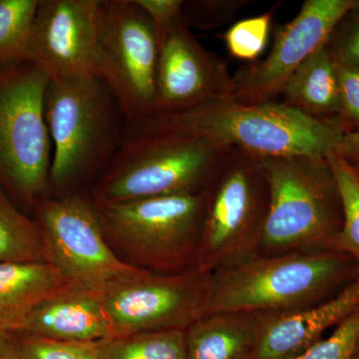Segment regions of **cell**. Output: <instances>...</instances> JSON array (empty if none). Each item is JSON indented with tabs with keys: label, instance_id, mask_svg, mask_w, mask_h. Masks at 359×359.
<instances>
[{
	"label": "cell",
	"instance_id": "cell-1",
	"mask_svg": "<svg viewBox=\"0 0 359 359\" xmlns=\"http://www.w3.org/2000/svg\"><path fill=\"white\" fill-rule=\"evenodd\" d=\"M45 118L52 142L48 195L90 192L121 148L128 122L99 77L49 80Z\"/></svg>",
	"mask_w": 359,
	"mask_h": 359
},
{
	"label": "cell",
	"instance_id": "cell-2",
	"mask_svg": "<svg viewBox=\"0 0 359 359\" xmlns=\"http://www.w3.org/2000/svg\"><path fill=\"white\" fill-rule=\"evenodd\" d=\"M358 275L353 257L337 249L257 254L212 273L207 314L282 313L309 308L332 299Z\"/></svg>",
	"mask_w": 359,
	"mask_h": 359
},
{
	"label": "cell",
	"instance_id": "cell-3",
	"mask_svg": "<svg viewBox=\"0 0 359 359\" xmlns=\"http://www.w3.org/2000/svg\"><path fill=\"white\" fill-rule=\"evenodd\" d=\"M133 125L202 137L261 159L294 155L327 158L346 134L339 123L316 119L283 103L245 105L233 99L176 114L152 115Z\"/></svg>",
	"mask_w": 359,
	"mask_h": 359
},
{
	"label": "cell",
	"instance_id": "cell-4",
	"mask_svg": "<svg viewBox=\"0 0 359 359\" xmlns=\"http://www.w3.org/2000/svg\"><path fill=\"white\" fill-rule=\"evenodd\" d=\"M231 149L202 137L128 124L121 148L90 194L118 203L203 193Z\"/></svg>",
	"mask_w": 359,
	"mask_h": 359
},
{
	"label": "cell",
	"instance_id": "cell-5",
	"mask_svg": "<svg viewBox=\"0 0 359 359\" xmlns=\"http://www.w3.org/2000/svg\"><path fill=\"white\" fill-rule=\"evenodd\" d=\"M93 201L106 242L123 264L164 275L198 269L205 191L129 202Z\"/></svg>",
	"mask_w": 359,
	"mask_h": 359
},
{
	"label": "cell",
	"instance_id": "cell-6",
	"mask_svg": "<svg viewBox=\"0 0 359 359\" xmlns=\"http://www.w3.org/2000/svg\"><path fill=\"white\" fill-rule=\"evenodd\" d=\"M262 163L269 203L259 254L335 249L342 207L327 158L285 156Z\"/></svg>",
	"mask_w": 359,
	"mask_h": 359
},
{
	"label": "cell",
	"instance_id": "cell-7",
	"mask_svg": "<svg viewBox=\"0 0 359 359\" xmlns=\"http://www.w3.org/2000/svg\"><path fill=\"white\" fill-rule=\"evenodd\" d=\"M49 79L28 61L0 67V191L32 217L48 195L52 142L45 118Z\"/></svg>",
	"mask_w": 359,
	"mask_h": 359
},
{
	"label": "cell",
	"instance_id": "cell-8",
	"mask_svg": "<svg viewBox=\"0 0 359 359\" xmlns=\"http://www.w3.org/2000/svg\"><path fill=\"white\" fill-rule=\"evenodd\" d=\"M205 194L198 269L215 273L259 254L269 203L261 158L231 148Z\"/></svg>",
	"mask_w": 359,
	"mask_h": 359
},
{
	"label": "cell",
	"instance_id": "cell-9",
	"mask_svg": "<svg viewBox=\"0 0 359 359\" xmlns=\"http://www.w3.org/2000/svg\"><path fill=\"white\" fill-rule=\"evenodd\" d=\"M212 273L195 269L177 275L135 269L99 290L112 337L186 330L208 313Z\"/></svg>",
	"mask_w": 359,
	"mask_h": 359
},
{
	"label": "cell",
	"instance_id": "cell-10",
	"mask_svg": "<svg viewBox=\"0 0 359 359\" xmlns=\"http://www.w3.org/2000/svg\"><path fill=\"white\" fill-rule=\"evenodd\" d=\"M157 65L155 28L136 0H101L99 77L128 124L153 114Z\"/></svg>",
	"mask_w": 359,
	"mask_h": 359
},
{
	"label": "cell",
	"instance_id": "cell-11",
	"mask_svg": "<svg viewBox=\"0 0 359 359\" xmlns=\"http://www.w3.org/2000/svg\"><path fill=\"white\" fill-rule=\"evenodd\" d=\"M50 263L69 283L98 292L104 285L136 269L123 264L104 237L90 192L47 196L33 210Z\"/></svg>",
	"mask_w": 359,
	"mask_h": 359
},
{
	"label": "cell",
	"instance_id": "cell-12",
	"mask_svg": "<svg viewBox=\"0 0 359 359\" xmlns=\"http://www.w3.org/2000/svg\"><path fill=\"white\" fill-rule=\"evenodd\" d=\"M355 0H306L294 20L276 30L264 60L241 68L233 76V100L245 105L273 103L295 70L327 44Z\"/></svg>",
	"mask_w": 359,
	"mask_h": 359
},
{
	"label": "cell",
	"instance_id": "cell-13",
	"mask_svg": "<svg viewBox=\"0 0 359 359\" xmlns=\"http://www.w3.org/2000/svg\"><path fill=\"white\" fill-rule=\"evenodd\" d=\"M157 41L152 115L176 114L215 101L233 99V76L228 66L200 43L183 14L157 35Z\"/></svg>",
	"mask_w": 359,
	"mask_h": 359
},
{
	"label": "cell",
	"instance_id": "cell-14",
	"mask_svg": "<svg viewBox=\"0 0 359 359\" xmlns=\"http://www.w3.org/2000/svg\"><path fill=\"white\" fill-rule=\"evenodd\" d=\"M100 4L40 0L26 61L49 80L99 77Z\"/></svg>",
	"mask_w": 359,
	"mask_h": 359
},
{
	"label": "cell",
	"instance_id": "cell-15",
	"mask_svg": "<svg viewBox=\"0 0 359 359\" xmlns=\"http://www.w3.org/2000/svg\"><path fill=\"white\" fill-rule=\"evenodd\" d=\"M359 306V275L332 299L289 313H269L250 359H297Z\"/></svg>",
	"mask_w": 359,
	"mask_h": 359
},
{
	"label": "cell",
	"instance_id": "cell-16",
	"mask_svg": "<svg viewBox=\"0 0 359 359\" xmlns=\"http://www.w3.org/2000/svg\"><path fill=\"white\" fill-rule=\"evenodd\" d=\"M18 332L73 342H100L113 337L98 292L72 283L33 309Z\"/></svg>",
	"mask_w": 359,
	"mask_h": 359
},
{
	"label": "cell",
	"instance_id": "cell-17",
	"mask_svg": "<svg viewBox=\"0 0 359 359\" xmlns=\"http://www.w3.org/2000/svg\"><path fill=\"white\" fill-rule=\"evenodd\" d=\"M269 313L205 314L186 330L187 359H250Z\"/></svg>",
	"mask_w": 359,
	"mask_h": 359
},
{
	"label": "cell",
	"instance_id": "cell-18",
	"mask_svg": "<svg viewBox=\"0 0 359 359\" xmlns=\"http://www.w3.org/2000/svg\"><path fill=\"white\" fill-rule=\"evenodd\" d=\"M68 283L50 263H0V332L18 334L33 309Z\"/></svg>",
	"mask_w": 359,
	"mask_h": 359
},
{
	"label": "cell",
	"instance_id": "cell-19",
	"mask_svg": "<svg viewBox=\"0 0 359 359\" xmlns=\"http://www.w3.org/2000/svg\"><path fill=\"white\" fill-rule=\"evenodd\" d=\"M280 95L283 104L304 114L323 121L339 123V73L327 45L316 49L294 71Z\"/></svg>",
	"mask_w": 359,
	"mask_h": 359
},
{
	"label": "cell",
	"instance_id": "cell-20",
	"mask_svg": "<svg viewBox=\"0 0 359 359\" xmlns=\"http://www.w3.org/2000/svg\"><path fill=\"white\" fill-rule=\"evenodd\" d=\"M0 263H50L48 250L36 221L21 211L1 191Z\"/></svg>",
	"mask_w": 359,
	"mask_h": 359
},
{
	"label": "cell",
	"instance_id": "cell-21",
	"mask_svg": "<svg viewBox=\"0 0 359 359\" xmlns=\"http://www.w3.org/2000/svg\"><path fill=\"white\" fill-rule=\"evenodd\" d=\"M100 359H187L183 330L142 332L98 342Z\"/></svg>",
	"mask_w": 359,
	"mask_h": 359
},
{
	"label": "cell",
	"instance_id": "cell-22",
	"mask_svg": "<svg viewBox=\"0 0 359 359\" xmlns=\"http://www.w3.org/2000/svg\"><path fill=\"white\" fill-rule=\"evenodd\" d=\"M40 0H0V67L27 58Z\"/></svg>",
	"mask_w": 359,
	"mask_h": 359
},
{
	"label": "cell",
	"instance_id": "cell-23",
	"mask_svg": "<svg viewBox=\"0 0 359 359\" xmlns=\"http://www.w3.org/2000/svg\"><path fill=\"white\" fill-rule=\"evenodd\" d=\"M327 159L339 189L342 226L334 248L349 255L359 266V176L353 165L332 152Z\"/></svg>",
	"mask_w": 359,
	"mask_h": 359
},
{
	"label": "cell",
	"instance_id": "cell-24",
	"mask_svg": "<svg viewBox=\"0 0 359 359\" xmlns=\"http://www.w3.org/2000/svg\"><path fill=\"white\" fill-rule=\"evenodd\" d=\"M278 4L261 15L238 21L224 34L233 57L255 62L263 54L271 34V23Z\"/></svg>",
	"mask_w": 359,
	"mask_h": 359
},
{
	"label": "cell",
	"instance_id": "cell-25",
	"mask_svg": "<svg viewBox=\"0 0 359 359\" xmlns=\"http://www.w3.org/2000/svg\"><path fill=\"white\" fill-rule=\"evenodd\" d=\"M21 359H100L98 342L62 341L18 332Z\"/></svg>",
	"mask_w": 359,
	"mask_h": 359
},
{
	"label": "cell",
	"instance_id": "cell-26",
	"mask_svg": "<svg viewBox=\"0 0 359 359\" xmlns=\"http://www.w3.org/2000/svg\"><path fill=\"white\" fill-rule=\"evenodd\" d=\"M359 337V306L334 327L327 339L316 342L297 359H353Z\"/></svg>",
	"mask_w": 359,
	"mask_h": 359
},
{
	"label": "cell",
	"instance_id": "cell-27",
	"mask_svg": "<svg viewBox=\"0 0 359 359\" xmlns=\"http://www.w3.org/2000/svg\"><path fill=\"white\" fill-rule=\"evenodd\" d=\"M250 1L244 0H189L183 2L187 25L209 30L224 25Z\"/></svg>",
	"mask_w": 359,
	"mask_h": 359
},
{
	"label": "cell",
	"instance_id": "cell-28",
	"mask_svg": "<svg viewBox=\"0 0 359 359\" xmlns=\"http://www.w3.org/2000/svg\"><path fill=\"white\" fill-rule=\"evenodd\" d=\"M327 47L339 65L359 70V13L351 11L334 28Z\"/></svg>",
	"mask_w": 359,
	"mask_h": 359
},
{
	"label": "cell",
	"instance_id": "cell-29",
	"mask_svg": "<svg viewBox=\"0 0 359 359\" xmlns=\"http://www.w3.org/2000/svg\"><path fill=\"white\" fill-rule=\"evenodd\" d=\"M337 65L340 95L339 123L346 134L359 129V70L337 62Z\"/></svg>",
	"mask_w": 359,
	"mask_h": 359
},
{
	"label": "cell",
	"instance_id": "cell-30",
	"mask_svg": "<svg viewBox=\"0 0 359 359\" xmlns=\"http://www.w3.org/2000/svg\"><path fill=\"white\" fill-rule=\"evenodd\" d=\"M152 21L156 36L183 14V0H136Z\"/></svg>",
	"mask_w": 359,
	"mask_h": 359
},
{
	"label": "cell",
	"instance_id": "cell-31",
	"mask_svg": "<svg viewBox=\"0 0 359 359\" xmlns=\"http://www.w3.org/2000/svg\"><path fill=\"white\" fill-rule=\"evenodd\" d=\"M335 153L353 166H359V129L344 134Z\"/></svg>",
	"mask_w": 359,
	"mask_h": 359
},
{
	"label": "cell",
	"instance_id": "cell-32",
	"mask_svg": "<svg viewBox=\"0 0 359 359\" xmlns=\"http://www.w3.org/2000/svg\"><path fill=\"white\" fill-rule=\"evenodd\" d=\"M0 359H21L16 334L0 332Z\"/></svg>",
	"mask_w": 359,
	"mask_h": 359
},
{
	"label": "cell",
	"instance_id": "cell-33",
	"mask_svg": "<svg viewBox=\"0 0 359 359\" xmlns=\"http://www.w3.org/2000/svg\"><path fill=\"white\" fill-rule=\"evenodd\" d=\"M353 359H359V337L356 342L355 351H354Z\"/></svg>",
	"mask_w": 359,
	"mask_h": 359
},
{
	"label": "cell",
	"instance_id": "cell-34",
	"mask_svg": "<svg viewBox=\"0 0 359 359\" xmlns=\"http://www.w3.org/2000/svg\"><path fill=\"white\" fill-rule=\"evenodd\" d=\"M353 11H358L359 13V0H355V6H354Z\"/></svg>",
	"mask_w": 359,
	"mask_h": 359
},
{
	"label": "cell",
	"instance_id": "cell-35",
	"mask_svg": "<svg viewBox=\"0 0 359 359\" xmlns=\"http://www.w3.org/2000/svg\"><path fill=\"white\" fill-rule=\"evenodd\" d=\"M354 168H355L356 171H358V176H359V166H355Z\"/></svg>",
	"mask_w": 359,
	"mask_h": 359
}]
</instances>
